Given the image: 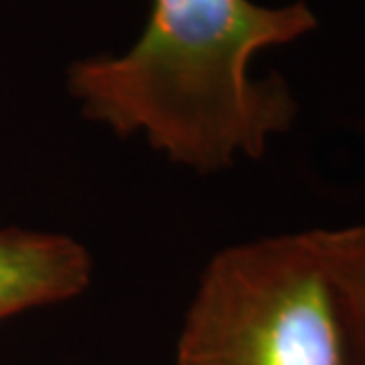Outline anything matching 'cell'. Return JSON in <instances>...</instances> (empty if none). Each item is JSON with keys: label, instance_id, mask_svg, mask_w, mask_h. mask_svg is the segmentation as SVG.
Listing matches in <instances>:
<instances>
[{"label": "cell", "instance_id": "6da1fadb", "mask_svg": "<svg viewBox=\"0 0 365 365\" xmlns=\"http://www.w3.org/2000/svg\"><path fill=\"white\" fill-rule=\"evenodd\" d=\"M318 29L304 0H153L149 21L123 54L78 59L66 88L81 113L118 137L142 135L153 151L196 173L259 160L299 104L278 73L255 78V54Z\"/></svg>", "mask_w": 365, "mask_h": 365}, {"label": "cell", "instance_id": "7a4b0ae2", "mask_svg": "<svg viewBox=\"0 0 365 365\" xmlns=\"http://www.w3.org/2000/svg\"><path fill=\"white\" fill-rule=\"evenodd\" d=\"M175 365H341L314 229L212 255L184 314Z\"/></svg>", "mask_w": 365, "mask_h": 365}, {"label": "cell", "instance_id": "3957f363", "mask_svg": "<svg viewBox=\"0 0 365 365\" xmlns=\"http://www.w3.org/2000/svg\"><path fill=\"white\" fill-rule=\"evenodd\" d=\"M95 276L78 238L21 227L0 229V323L83 294Z\"/></svg>", "mask_w": 365, "mask_h": 365}, {"label": "cell", "instance_id": "277c9868", "mask_svg": "<svg viewBox=\"0 0 365 365\" xmlns=\"http://www.w3.org/2000/svg\"><path fill=\"white\" fill-rule=\"evenodd\" d=\"M332 304L341 365H365V220L339 229H314Z\"/></svg>", "mask_w": 365, "mask_h": 365}]
</instances>
